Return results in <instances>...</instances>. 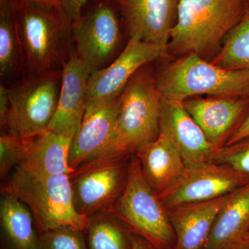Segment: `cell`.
Here are the masks:
<instances>
[{"mask_svg":"<svg viewBox=\"0 0 249 249\" xmlns=\"http://www.w3.org/2000/svg\"><path fill=\"white\" fill-rule=\"evenodd\" d=\"M249 183V176L232 167L216 162L187 168L178 182L160 200L168 211L229 196Z\"/></svg>","mask_w":249,"mask_h":249,"instance_id":"8fae6325","label":"cell"},{"mask_svg":"<svg viewBox=\"0 0 249 249\" xmlns=\"http://www.w3.org/2000/svg\"><path fill=\"white\" fill-rule=\"evenodd\" d=\"M134 155L145 179L159 196L169 191L188 168L178 147L163 134L142 145Z\"/></svg>","mask_w":249,"mask_h":249,"instance_id":"e0dca14e","label":"cell"},{"mask_svg":"<svg viewBox=\"0 0 249 249\" xmlns=\"http://www.w3.org/2000/svg\"><path fill=\"white\" fill-rule=\"evenodd\" d=\"M180 0H118L127 37L167 47Z\"/></svg>","mask_w":249,"mask_h":249,"instance_id":"4fadbf2b","label":"cell"},{"mask_svg":"<svg viewBox=\"0 0 249 249\" xmlns=\"http://www.w3.org/2000/svg\"><path fill=\"white\" fill-rule=\"evenodd\" d=\"M247 137H249V113L243 122L232 134L226 145H230Z\"/></svg>","mask_w":249,"mask_h":249,"instance_id":"f546056e","label":"cell"},{"mask_svg":"<svg viewBox=\"0 0 249 249\" xmlns=\"http://www.w3.org/2000/svg\"><path fill=\"white\" fill-rule=\"evenodd\" d=\"M9 98L7 86L0 84V125L3 131L6 130L9 113Z\"/></svg>","mask_w":249,"mask_h":249,"instance_id":"f1b7e54d","label":"cell"},{"mask_svg":"<svg viewBox=\"0 0 249 249\" xmlns=\"http://www.w3.org/2000/svg\"><path fill=\"white\" fill-rule=\"evenodd\" d=\"M167 54V47L129 39L109 66L90 74L85 112L97 110L118 99L136 72Z\"/></svg>","mask_w":249,"mask_h":249,"instance_id":"30bf717a","label":"cell"},{"mask_svg":"<svg viewBox=\"0 0 249 249\" xmlns=\"http://www.w3.org/2000/svg\"><path fill=\"white\" fill-rule=\"evenodd\" d=\"M211 62L230 70L249 69V0L243 17L228 34L220 52Z\"/></svg>","mask_w":249,"mask_h":249,"instance_id":"cb8c5ba5","label":"cell"},{"mask_svg":"<svg viewBox=\"0 0 249 249\" xmlns=\"http://www.w3.org/2000/svg\"><path fill=\"white\" fill-rule=\"evenodd\" d=\"M247 0H180L167 53L203 58L240 22Z\"/></svg>","mask_w":249,"mask_h":249,"instance_id":"7a4b0ae2","label":"cell"},{"mask_svg":"<svg viewBox=\"0 0 249 249\" xmlns=\"http://www.w3.org/2000/svg\"><path fill=\"white\" fill-rule=\"evenodd\" d=\"M14 1H16V0H14ZM57 1H58V0H57Z\"/></svg>","mask_w":249,"mask_h":249,"instance_id":"836d02e7","label":"cell"},{"mask_svg":"<svg viewBox=\"0 0 249 249\" xmlns=\"http://www.w3.org/2000/svg\"><path fill=\"white\" fill-rule=\"evenodd\" d=\"M131 157L101 155L70 175L73 204L78 213L89 218L110 209L125 188Z\"/></svg>","mask_w":249,"mask_h":249,"instance_id":"9c48e42d","label":"cell"},{"mask_svg":"<svg viewBox=\"0 0 249 249\" xmlns=\"http://www.w3.org/2000/svg\"><path fill=\"white\" fill-rule=\"evenodd\" d=\"M130 231L145 238L157 249H174L176 236L168 210L145 179L137 157H131L124 192L108 209Z\"/></svg>","mask_w":249,"mask_h":249,"instance_id":"8992f818","label":"cell"},{"mask_svg":"<svg viewBox=\"0 0 249 249\" xmlns=\"http://www.w3.org/2000/svg\"><path fill=\"white\" fill-rule=\"evenodd\" d=\"M232 249H249V244L247 241H245V242H242L240 245H237V247Z\"/></svg>","mask_w":249,"mask_h":249,"instance_id":"1f68e13d","label":"cell"},{"mask_svg":"<svg viewBox=\"0 0 249 249\" xmlns=\"http://www.w3.org/2000/svg\"><path fill=\"white\" fill-rule=\"evenodd\" d=\"M249 229V183L229 195L217 214L204 249H232Z\"/></svg>","mask_w":249,"mask_h":249,"instance_id":"d6986e66","label":"cell"},{"mask_svg":"<svg viewBox=\"0 0 249 249\" xmlns=\"http://www.w3.org/2000/svg\"><path fill=\"white\" fill-rule=\"evenodd\" d=\"M71 140L47 129L25 142L27 153L17 167L38 176L70 175L73 172L69 164Z\"/></svg>","mask_w":249,"mask_h":249,"instance_id":"ffe728a7","label":"cell"},{"mask_svg":"<svg viewBox=\"0 0 249 249\" xmlns=\"http://www.w3.org/2000/svg\"><path fill=\"white\" fill-rule=\"evenodd\" d=\"M91 1L92 0H58L64 12L71 22L79 17L85 6Z\"/></svg>","mask_w":249,"mask_h":249,"instance_id":"83f0119b","label":"cell"},{"mask_svg":"<svg viewBox=\"0 0 249 249\" xmlns=\"http://www.w3.org/2000/svg\"><path fill=\"white\" fill-rule=\"evenodd\" d=\"M71 27L77 57L91 74L109 66L128 42L116 0L90 1Z\"/></svg>","mask_w":249,"mask_h":249,"instance_id":"52a82bcc","label":"cell"},{"mask_svg":"<svg viewBox=\"0 0 249 249\" xmlns=\"http://www.w3.org/2000/svg\"><path fill=\"white\" fill-rule=\"evenodd\" d=\"M14 3L25 75L62 70L77 54L71 21L58 1Z\"/></svg>","mask_w":249,"mask_h":249,"instance_id":"6da1fadb","label":"cell"},{"mask_svg":"<svg viewBox=\"0 0 249 249\" xmlns=\"http://www.w3.org/2000/svg\"><path fill=\"white\" fill-rule=\"evenodd\" d=\"M27 142L9 132H1L0 136V177L3 181L24 160L27 153Z\"/></svg>","mask_w":249,"mask_h":249,"instance_id":"484cf974","label":"cell"},{"mask_svg":"<svg viewBox=\"0 0 249 249\" xmlns=\"http://www.w3.org/2000/svg\"><path fill=\"white\" fill-rule=\"evenodd\" d=\"M62 70L24 75L7 86L6 130L27 142L48 129L58 106Z\"/></svg>","mask_w":249,"mask_h":249,"instance_id":"ba28073f","label":"cell"},{"mask_svg":"<svg viewBox=\"0 0 249 249\" xmlns=\"http://www.w3.org/2000/svg\"><path fill=\"white\" fill-rule=\"evenodd\" d=\"M130 238L131 249H157L148 241L135 232L130 231Z\"/></svg>","mask_w":249,"mask_h":249,"instance_id":"4dcf8cb0","label":"cell"},{"mask_svg":"<svg viewBox=\"0 0 249 249\" xmlns=\"http://www.w3.org/2000/svg\"><path fill=\"white\" fill-rule=\"evenodd\" d=\"M246 241L249 244V229L247 232V236H246Z\"/></svg>","mask_w":249,"mask_h":249,"instance_id":"d6a6232c","label":"cell"},{"mask_svg":"<svg viewBox=\"0 0 249 249\" xmlns=\"http://www.w3.org/2000/svg\"><path fill=\"white\" fill-rule=\"evenodd\" d=\"M88 249H131L130 231L109 210L88 218L85 231Z\"/></svg>","mask_w":249,"mask_h":249,"instance_id":"603a6c76","label":"cell"},{"mask_svg":"<svg viewBox=\"0 0 249 249\" xmlns=\"http://www.w3.org/2000/svg\"><path fill=\"white\" fill-rule=\"evenodd\" d=\"M150 64L136 72L121 93L115 142L104 155L132 156L160 135L161 96Z\"/></svg>","mask_w":249,"mask_h":249,"instance_id":"5b68a950","label":"cell"},{"mask_svg":"<svg viewBox=\"0 0 249 249\" xmlns=\"http://www.w3.org/2000/svg\"><path fill=\"white\" fill-rule=\"evenodd\" d=\"M25 75L13 0H0V79L9 85Z\"/></svg>","mask_w":249,"mask_h":249,"instance_id":"7402d4cb","label":"cell"},{"mask_svg":"<svg viewBox=\"0 0 249 249\" xmlns=\"http://www.w3.org/2000/svg\"><path fill=\"white\" fill-rule=\"evenodd\" d=\"M229 196L168 211L176 236L174 249H204L218 212Z\"/></svg>","mask_w":249,"mask_h":249,"instance_id":"ac0fdd59","label":"cell"},{"mask_svg":"<svg viewBox=\"0 0 249 249\" xmlns=\"http://www.w3.org/2000/svg\"><path fill=\"white\" fill-rule=\"evenodd\" d=\"M185 109L216 148H222L249 113V96L189 98Z\"/></svg>","mask_w":249,"mask_h":249,"instance_id":"5bb4252c","label":"cell"},{"mask_svg":"<svg viewBox=\"0 0 249 249\" xmlns=\"http://www.w3.org/2000/svg\"><path fill=\"white\" fill-rule=\"evenodd\" d=\"M119 108V98L101 109L85 113L70 147L69 164L73 171L112 148Z\"/></svg>","mask_w":249,"mask_h":249,"instance_id":"9a60e30c","label":"cell"},{"mask_svg":"<svg viewBox=\"0 0 249 249\" xmlns=\"http://www.w3.org/2000/svg\"><path fill=\"white\" fill-rule=\"evenodd\" d=\"M90 74L77 55L64 66L58 106L49 130L68 138L74 137L84 117Z\"/></svg>","mask_w":249,"mask_h":249,"instance_id":"2e32d148","label":"cell"},{"mask_svg":"<svg viewBox=\"0 0 249 249\" xmlns=\"http://www.w3.org/2000/svg\"><path fill=\"white\" fill-rule=\"evenodd\" d=\"M29 208L39 234L71 227L84 231L88 218L77 212L70 175L38 176L16 167L1 187Z\"/></svg>","mask_w":249,"mask_h":249,"instance_id":"277c9868","label":"cell"},{"mask_svg":"<svg viewBox=\"0 0 249 249\" xmlns=\"http://www.w3.org/2000/svg\"><path fill=\"white\" fill-rule=\"evenodd\" d=\"M160 134L178 147L187 168H193L214 161L218 149L211 143L183 102L160 99Z\"/></svg>","mask_w":249,"mask_h":249,"instance_id":"7c38bea8","label":"cell"},{"mask_svg":"<svg viewBox=\"0 0 249 249\" xmlns=\"http://www.w3.org/2000/svg\"><path fill=\"white\" fill-rule=\"evenodd\" d=\"M214 162L229 165L249 176V137L219 149Z\"/></svg>","mask_w":249,"mask_h":249,"instance_id":"4316f807","label":"cell"},{"mask_svg":"<svg viewBox=\"0 0 249 249\" xmlns=\"http://www.w3.org/2000/svg\"><path fill=\"white\" fill-rule=\"evenodd\" d=\"M1 249H37L39 232L27 205L9 192L1 191Z\"/></svg>","mask_w":249,"mask_h":249,"instance_id":"44dd1931","label":"cell"},{"mask_svg":"<svg viewBox=\"0 0 249 249\" xmlns=\"http://www.w3.org/2000/svg\"><path fill=\"white\" fill-rule=\"evenodd\" d=\"M154 71L160 96L166 99L183 102L199 95L249 96V69L223 68L197 54L183 55Z\"/></svg>","mask_w":249,"mask_h":249,"instance_id":"3957f363","label":"cell"},{"mask_svg":"<svg viewBox=\"0 0 249 249\" xmlns=\"http://www.w3.org/2000/svg\"><path fill=\"white\" fill-rule=\"evenodd\" d=\"M37 249H88L83 231L61 227L39 234Z\"/></svg>","mask_w":249,"mask_h":249,"instance_id":"d4e9b609","label":"cell"}]
</instances>
